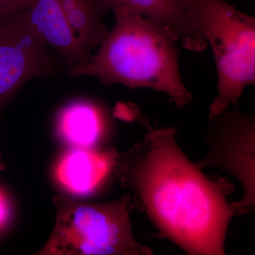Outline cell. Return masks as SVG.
<instances>
[{
  "mask_svg": "<svg viewBox=\"0 0 255 255\" xmlns=\"http://www.w3.org/2000/svg\"><path fill=\"white\" fill-rule=\"evenodd\" d=\"M130 110L146 130L142 141L117 159L132 207L188 255H226L228 227L237 215L228 199L235 186L226 178L206 177L189 160L176 140L177 128L154 127L137 107Z\"/></svg>",
  "mask_w": 255,
  "mask_h": 255,
  "instance_id": "1",
  "label": "cell"
},
{
  "mask_svg": "<svg viewBox=\"0 0 255 255\" xmlns=\"http://www.w3.org/2000/svg\"><path fill=\"white\" fill-rule=\"evenodd\" d=\"M116 22L98 52L70 76L95 77L103 85L162 92L178 107L191 100L179 73L177 41L157 23L126 9L114 10Z\"/></svg>",
  "mask_w": 255,
  "mask_h": 255,
  "instance_id": "2",
  "label": "cell"
},
{
  "mask_svg": "<svg viewBox=\"0 0 255 255\" xmlns=\"http://www.w3.org/2000/svg\"><path fill=\"white\" fill-rule=\"evenodd\" d=\"M188 23L199 42L211 46L218 72V93L209 118L237 105L255 82V18L225 0H182Z\"/></svg>",
  "mask_w": 255,
  "mask_h": 255,
  "instance_id": "3",
  "label": "cell"
},
{
  "mask_svg": "<svg viewBox=\"0 0 255 255\" xmlns=\"http://www.w3.org/2000/svg\"><path fill=\"white\" fill-rule=\"evenodd\" d=\"M53 233L40 255H150L133 237L130 195L99 204L57 201Z\"/></svg>",
  "mask_w": 255,
  "mask_h": 255,
  "instance_id": "4",
  "label": "cell"
},
{
  "mask_svg": "<svg viewBox=\"0 0 255 255\" xmlns=\"http://www.w3.org/2000/svg\"><path fill=\"white\" fill-rule=\"evenodd\" d=\"M25 13L42 41L62 57L68 73L87 65L109 31L94 0H31Z\"/></svg>",
  "mask_w": 255,
  "mask_h": 255,
  "instance_id": "5",
  "label": "cell"
},
{
  "mask_svg": "<svg viewBox=\"0 0 255 255\" xmlns=\"http://www.w3.org/2000/svg\"><path fill=\"white\" fill-rule=\"evenodd\" d=\"M236 105L209 118V154L196 164L201 169H222L237 178L244 193L241 200L233 204L237 214L242 215L255 203V120L254 113L242 112Z\"/></svg>",
  "mask_w": 255,
  "mask_h": 255,
  "instance_id": "6",
  "label": "cell"
},
{
  "mask_svg": "<svg viewBox=\"0 0 255 255\" xmlns=\"http://www.w3.org/2000/svg\"><path fill=\"white\" fill-rule=\"evenodd\" d=\"M56 59L24 11L0 16V110L26 82L51 75Z\"/></svg>",
  "mask_w": 255,
  "mask_h": 255,
  "instance_id": "7",
  "label": "cell"
},
{
  "mask_svg": "<svg viewBox=\"0 0 255 255\" xmlns=\"http://www.w3.org/2000/svg\"><path fill=\"white\" fill-rule=\"evenodd\" d=\"M104 14L109 11L126 9L142 15L157 23L180 42L184 48L195 52L205 48L188 23L180 0H94Z\"/></svg>",
  "mask_w": 255,
  "mask_h": 255,
  "instance_id": "8",
  "label": "cell"
},
{
  "mask_svg": "<svg viewBox=\"0 0 255 255\" xmlns=\"http://www.w3.org/2000/svg\"><path fill=\"white\" fill-rule=\"evenodd\" d=\"M117 157L118 153L115 150L97 152L78 148L72 151L58 164V180L74 194H88L110 173Z\"/></svg>",
  "mask_w": 255,
  "mask_h": 255,
  "instance_id": "9",
  "label": "cell"
},
{
  "mask_svg": "<svg viewBox=\"0 0 255 255\" xmlns=\"http://www.w3.org/2000/svg\"><path fill=\"white\" fill-rule=\"evenodd\" d=\"M57 127L69 143L78 148H88L105 134L107 119L98 106L87 101H77L65 106L60 112Z\"/></svg>",
  "mask_w": 255,
  "mask_h": 255,
  "instance_id": "10",
  "label": "cell"
},
{
  "mask_svg": "<svg viewBox=\"0 0 255 255\" xmlns=\"http://www.w3.org/2000/svg\"><path fill=\"white\" fill-rule=\"evenodd\" d=\"M31 0H0V16L14 14L28 9Z\"/></svg>",
  "mask_w": 255,
  "mask_h": 255,
  "instance_id": "11",
  "label": "cell"
},
{
  "mask_svg": "<svg viewBox=\"0 0 255 255\" xmlns=\"http://www.w3.org/2000/svg\"><path fill=\"white\" fill-rule=\"evenodd\" d=\"M9 214V207L6 198L0 191V228L6 222Z\"/></svg>",
  "mask_w": 255,
  "mask_h": 255,
  "instance_id": "12",
  "label": "cell"
},
{
  "mask_svg": "<svg viewBox=\"0 0 255 255\" xmlns=\"http://www.w3.org/2000/svg\"><path fill=\"white\" fill-rule=\"evenodd\" d=\"M4 167L2 164V161H1V155H0V169H1Z\"/></svg>",
  "mask_w": 255,
  "mask_h": 255,
  "instance_id": "13",
  "label": "cell"
},
{
  "mask_svg": "<svg viewBox=\"0 0 255 255\" xmlns=\"http://www.w3.org/2000/svg\"><path fill=\"white\" fill-rule=\"evenodd\" d=\"M181 1H182V0H180Z\"/></svg>",
  "mask_w": 255,
  "mask_h": 255,
  "instance_id": "14",
  "label": "cell"
}]
</instances>
